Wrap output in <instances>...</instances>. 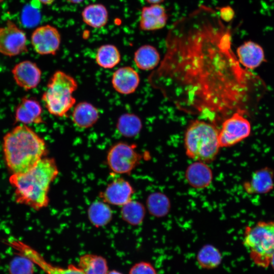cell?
<instances>
[{
    "label": "cell",
    "mask_w": 274,
    "mask_h": 274,
    "mask_svg": "<svg viewBox=\"0 0 274 274\" xmlns=\"http://www.w3.org/2000/svg\"><path fill=\"white\" fill-rule=\"evenodd\" d=\"M226 24L204 5L176 21L166 36L164 57L149 77L179 110L214 125L247 112L255 79L238 62Z\"/></svg>",
    "instance_id": "6da1fadb"
},
{
    "label": "cell",
    "mask_w": 274,
    "mask_h": 274,
    "mask_svg": "<svg viewBox=\"0 0 274 274\" xmlns=\"http://www.w3.org/2000/svg\"><path fill=\"white\" fill-rule=\"evenodd\" d=\"M58 174L55 160L44 157L26 173L12 174L9 182L14 189L16 202L36 211L47 207L51 184Z\"/></svg>",
    "instance_id": "7a4b0ae2"
},
{
    "label": "cell",
    "mask_w": 274,
    "mask_h": 274,
    "mask_svg": "<svg viewBox=\"0 0 274 274\" xmlns=\"http://www.w3.org/2000/svg\"><path fill=\"white\" fill-rule=\"evenodd\" d=\"M3 148L5 163L12 174L28 171L47 152L44 140L24 124L15 127L4 136Z\"/></svg>",
    "instance_id": "3957f363"
},
{
    "label": "cell",
    "mask_w": 274,
    "mask_h": 274,
    "mask_svg": "<svg viewBox=\"0 0 274 274\" xmlns=\"http://www.w3.org/2000/svg\"><path fill=\"white\" fill-rule=\"evenodd\" d=\"M218 134L219 130L214 124L200 119L192 121L184 135L187 156L207 163L214 160L220 148Z\"/></svg>",
    "instance_id": "277c9868"
},
{
    "label": "cell",
    "mask_w": 274,
    "mask_h": 274,
    "mask_svg": "<svg viewBox=\"0 0 274 274\" xmlns=\"http://www.w3.org/2000/svg\"><path fill=\"white\" fill-rule=\"evenodd\" d=\"M243 244L256 265L269 266L274 254V221H259L246 226Z\"/></svg>",
    "instance_id": "5b68a950"
},
{
    "label": "cell",
    "mask_w": 274,
    "mask_h": 274,
    "mask_svg": "<svg viewBox=\"0 0 274 274\" xmlns=\"http://www.w3.org/2000/svg\"><path fill=\"white\" fill-rule=\"evenodd\" d=\"M78 86L73 77L61 71H56L42 95V100L50 114L60 117L65 116L76 104L73 93Z\"/></svg>",
    "instance_id": "8992f818"
},
{
    "label": "cell",
    "mask_w": 274,
    "mask_h": 274,
    "mask_svg": "<svg viewBox=\"0 0 274 274\" xmlns=\"http://www.w3.org/2000/svg\"><path fill=\"white\" fill-rule=\"evenodd\" d=\"M135 148L134 145L123 142L113 145L107 156V162L110 170L118 174L130 173L142 158Z\"/></svg>",
    "instance_id": "52a82bcc"
},
{
    "label": "cell",
    "mask_w": 274,
    "mask_h": 274,
    "mask_svg": "<svg viewBox=\"0 0 274 274\" xmlns=\"http://www.w3.org/2000/svg\"><path fill=\"white\" fill-rule=\"evenodd\" d=\"M249 121L241 112H235L221 123L218 140L220 148L233 146L247 138L251 133Z\"/></svg>",
    "instance_id": "ba28073f"
},
{
    "label": "cell",
    "mask_w": 274,
    "mask_h": 274,
    "mask_svg": "<svg viewBox=\"0 0 274 274\" xmlns=\"http://www.w3.org/2000/svg\"><path fill=\"white\" fill-rule=\"evenodd\" d=\"M8 244L16 252L17 254L28 259L45 274H85L78 266L73 264L68 265L66 267L52 264L46 260L38 251L19 239L10 238Z\"/></svg>",
    "instance_id": "9c48e42d"
},
{
    "label": "cell",
    "mask_w": 274,
    "mask_h": 274,
    "mask_svg": "<svg viewBox=\"0 0 274 274\" xmlns=\"http://www.w3.org/2000/svg\"><path fill=\"white\" fill-rule=\"evenodd\" d=\"M27 51L26 37L24 32L10 20L0 27V53L14 56Z\"/></svg>",
    "instance_id": "30bf717a"
},
{
    "label": "cell",
    "mask_w": 274,
    "mask_h": 274,
    "mask_svg": "<svg viewBox=\"0 0 274 274\" xmlns=\"http://www.w3.org/2000/svg\"><path fill=\"white\" fill-rule=\"evenodd\" d=\"M35 51L41 55H55L61 43V35L55 27L47 24L36 28L31 37Z\"/></svg>",
    "instance_id": "8fae6325"
},
{
    "label": "cell",
    "mask_w": 274,
    "mask_h": 274,
    "mask_svg": "<svg viewBox=\"0 0 274 274\" xmlns=\"http://www.w3.org/2000/svg\"><path fill=\"white\" fill-rule=\"evenodd\" d=\"M243 188L248 194H265L274 189V170L265 166L254 171L244 182Z\"/></svg>",
    "instance_id": "7c38bea8"
},
{
    "label": "cell",
    "mask_w": 274,
    "mask_h": 274,
    "mask_svg": "<svg viewBox=\"0 0 274 274\" xmlns=\"http://www.w3.org/2000/svg\"><path fill=\"white\" fill-rule=\"evenodd\" d=\"M168 15L161 4L150 5L142 8L139 19V28L143 31H155L166 25Z\"/></svg>",
    "instance_id": "4fadbf2b"
},
{
    "label": "cell",
    "mask_w": 274,
    "mask_h": 274,
    "mask_svg": "<svg viewBox=\"0 0 274 274\" xmlns=\"http://www.w3.org/2000/svg\"><path fill=\"white\" fill-rule=\"evenodd\" d=\"M133 193V188L128 181L117 178L107 185L101 197L108 204L122 206L131 200Z\"/></svg>",
    "instance_id": "5bb4252c"
},
{
    "label": "cell",
    "mask_w": 274,
    "mask_h": 274,
    "mask_svg": "<svg viewBox=\"0 0 274 274\" xmlns=\"http://www.w3.org/2000/svg\"><path fill=\"white\" fill-rule=\"evenodd\" d=\"M239 64L246 70H254L266 61L262 47L251 40L244 42L236 50Z\"/></svg>",
    "instance_id": "9a60e30c"
},
{
    "label": "cell",
    "mask_w": 274,
    "mask_h": 274,
    "mask_svg": "<svg viewBox=\"0 0 274 274\" xmlns=\"http://www.w3.org/2000/svg\"><path fill=\"white\" fill-rule=\"evenodd\" d=\"M17 84L25 90L36 88L41 79V71L37 65L30 61H23L16 64L12 70Z\"/></svg>",
    "instance_id": "2e32d148"
},
{
    "label": "cell",
    "mask_w": 274,
    "mask_h": 274,
    "mask_svg": "<svg viewBox=\"0 0 274 274\" xmlns=\"http://www.w3.org/2000/svg\"><path fill=\"white\" fill-rule=\"evenodd\" d=\"M140 82V76L133 67H120L113 74L111 83L114 90L123 95L134 93Z\"/></svg>",
    "instance_id": "e0dca14e"
},
{
    "label": "cell",
    "mask_w": 274,
    "mask_h": 274,
    "mask_svg": "<svg viewBox=\"0 0 274 274\" xmlns=\"http://www.w3.org/2000/svg\"><path fill=\"white\" fill-rule=\"evenodd\" d=\"M42 113V108L37 100L24 97L16 107L15 118L24 124H39L43 122Z\"/></svg>",
    "instance_id": "ac0fdd59"
},
{
    "label": "cell",
    "mask_w": 274,
    "mask_h": 274,
    "mask_svg": "<svg viewBox=\"0 0 274 274\" xmlns=\"http://www.w3.org/2000/svg\"><path fill=\"white\" fill-rule=\"evenodd\" d=\"M185 176L190 185L197 189L207 187L213 179L211 168L207 163L198 161H195L187 167Z\"/></svg>",
    "instance_id": "d6986e66"
},
{
    "label": "cell",
    "mask_w": 274,
    "mask_h": 274,
    "mask_svg": "<svg viewBox=\"0 0 274 274\" xmlns=\"http://www.w3.org/2000/svg\"><path fill=\"white\" fill-rule=\"evenodd\" d=\"M99 117L98 109L87 101L78 103L74 107L71 115L73 123L82 129L92 127L98 121Z\"/></svg>",
    "instance_id": "ffe728a7"
},
{
    "label": "cell",
    "mask_w": 274,
    "mask_h": 274,
    "mask_svg": "<svg viewBox=\"0 0 274 274\" xmlns=\"http://www.w3.org/2000/svg\"><path fill=\"white\" fill-rule=\"evenodd\" d=\"M81 16L83 21L87 25L93 28H100L107 24L109 12L103 4L93 3L83 9Z\"/></svg>",
    "instance_id": "44dd1931"
},
{
    "label": "cell",
    "mask_w": 274,
    "mask_h": 274,
    "mask_svg": "<svg viewBox=\"0 0 274 274\" xmlns=\"http://www.w3.org/2000/svg\"><path fill=\"white\" fill-rule=\"evenodd\" d=\"M133 60L139 69L150 71L158 66L160 61V55L154 46L145 44L140 47L135 51Z\"/></svg>",
    "instance_id": "7402d4cb"
},
{
    "label": "cell",
    "mask_w": 274,
    "mask_h": 274,
    "mask_svg": "<svg viewBox=\"0 0 274 274\" xmlns=\"http://www.w3.org/2000/svg\"><path fill=\"white\" fill-rule=\"evenodd\" d=\"M121 56L117 47L113 44L101 45L97 49L95 54L96 64L104 69H111L117 66L120 62Z\"/></svg>",
    "instance_id": "603a6c76"
},
{
    "label": "cell",
    "mask_w": 274,
    "mask_h": 274,
    "mask_svg": "<svg viewBox=\"0 0 274 274\" xmlns=\"http://www.w3.org/2000/svg\"><path fill=\"white\" fill-rule=\"evenodd\" d=\"M88 217L90 223L96 227H103L111 221L112 211L109 204L104 201L92 202L88 209Z\"/></svg>",
    "instance_id": "cb8c5ba5"
},
{
    "label": "cell",
    "mask_w": 274,
    "mask_h": 274,
    "mask_svg": "<svg viewBox=\"0 0 274 274\" xmlns=\"http://www.w3.org/2000/svg\"><path fill=\"white\" fill-rule=\"evenodd\" d=\"M78 267L85 274H107L108 266L103 257L92 254L81 256L79 260Z\"/></svg>",
    "instance_id": "d4e9b609"
},
{
    "label": "cell",
    "mask_w": 274,
    "mask_h": 274,
    "mask_svg": "<svg viewBox=\"0 0 274 274\" xmlns=\"http://www.w3.org/2000/svg\"><path fill=\"white\" fill-rule=\"evenodd\" d=\"M142 121L140 118L133 113H125L118 119L116 128L118 132L126 138L137 135L142 130Z\"/></svg>",
    "instance_id": "484cf974"
},
{
    "label": "cell",
    "mask_w": 274,
    "mask_h": 274,
    "mask_svg": "<svg viewBox=\"0 0 274 274\" xmlns=\"http://www.w3.org/2000/svg\"><path fill=\"white\" fill-rule=\"evenodd\" d=\"M222 260V256L220 251L210 244L205 245L201 247L196 256L198 265L205 269H213L218 267Z\"/></svg>",
    "instance_id": "4316f807"
},
{
    "label": "cell",
    "mask_w": 274,
    "mask_h": 274,
    "mask_svg": "<svg viewBox=\"0 0 274 274\" xmlns=\"http://www.w3.org/2000/svg\"><path fill=\"white\" fill-rule=\"evenodd\" d=\"M121 215L127 223L138 225L141 224L144 219L145 210L141 203L130 200L122 206Z\"/></svg>",
    "instance_id": "83f0119b"
},
{
    "label": "cell",
    "mask_w": 274,
    "mask_h": 274,
    "mask_svg": "<svg viewBox=\"0 0 274 274\" xmlns=\"http://www.w3.org/2000/svg\"><path fill=\"white\" fill-rule=\"evenodd\" d=\"M147 205L151 214L156 216L166 214L169 209L168 199L164 195L159 193L149 195L147 199Z\"/></svg>",
    "instance_id": "f1b7e54d"
},
{
    "label": "cell",
    "mask_w": 274,
    "mask_h": 274,
    "mask_svg": "<svg viewBox=\"0 0 274 274\" xmlns=\"http://www.w3.org/2000/svg\"><path fill=\"white\" fill-rule=\"evenodd\" d=\"M17 255L18 256L13 259L10 264V274H33L34 264L25 257Z\"/></svg>",
    "instance_id": "f546056e"
},
{
    "label": "cell",
    "mask_w": 274,
    "mask_h": 274,
    "mask_svg": "<svg viewBox=\"0 0 274 274\" xmlns=\"http://www.w3.org/2000/svg\"><path fill=\"white\" fill-rule=\"evenodd\" d=\"M128 274H158L153 265L146 261L134 264L130 269Z\"/></svg>",
    "instance_id": "4dcf8cb0"
},
{
    "label": "cell",
    "mask_w": 274,
    "mask_h": 274,
    "mask_svg": "<svg viewBox=\"0 0 274 274\" xmlns=\"http://www.w3.org/2000/svg\"><path fill=\"white\" fill-rule=\"evenodd\" d=\"M37 8L28 7L24 11L23 21L27 25H34L39 21L40 15Z\"/></svg>",
    "instance_id": "1f68e13d"
},
{
    "label": "cell",
    "mask_w": 274,
    "mask_h": 274,
    "mask_svg": "<svg viewBox=\"0 0 274 274\" xmlns=\"http://www.w3.org/2000/svg\"><path fill=\"white\" fill-rule=\"evenodd\" d=\"M217 11L220 18L225 23H230L235 16V11L230 6L221 7Z\"/></svg>",
    "instance_id": "d6a6232c"
},
{
    "label": "cell",
    "mask_w": 274,
    "mask_h": 274,
    "mask_svg": "<svg viewBox=\"0 0 274 274\" xmlns=\"http://www.w3.org/2000/svg\"><path fill=\"white\" fill-rule=\"evenodd\" d=\"M149 5L161 4L165 0H145Z\"/></svg>",
    "instance_id": "836d02e7"
},
{
    "label": "cell",
    "mask_w": 274,
    "mask_h": 274,
    "mask_svg": "<svg viewBox=\"0 0 274 274\" xmlns=\"http://www.w3.org/2000/svg\"><path fill=\"white\" fill-rule=\"evenodd\" d=\"M38 1L44 5H50L53 4L55 2V0H38Z\"/></svg>",
    "instance_id": "e575fe53"
},
{
    "label": "cell",
    "mask_w": 274,
    "mask_h": 274,
    "mask_svg": "<svg viewBox=\"0 0 274 274\" xmlns=\"http://www.w3.org/2000/svg\"><path fill=\"white\" fill-rule=\"evenodd\" d=\"M67 2L74 4H78L82 3L84 0H66Z\"/></svg>",
    "instance_id": "d590c367"
},
{
    "label": "cell",
    "mask_w": 274,
    "mask_h": 274,
    "mask_svg": "<svg viewBox=\"0 0 274 274\" xmlns=\"http://www.w3.org/2000/svg\"><path fill=\"white\" fill-rule=\"evenodd\" d=\"M107 274H123V273H122L121 272H119L118 271L113 270H111L110 271H108Z\"/></svg>",
    "instance_id": "8d00e7d4"
},
{
    "label": "cell",
    "mask_w": 274,
    "mask_h": 274,
    "mask_svg": "<svg viewBox=\"0 0 274 274\" xmlns=\"http://www.w3.org/2000/svg\"><path fill=\"white\" fill-rule=\"evenodd\" d=\"M270 265H271L272 268L274 269V254L271 257L270 262Z\"/></svg>",
    "instance_id": "74e56055"
}]
</instances>
